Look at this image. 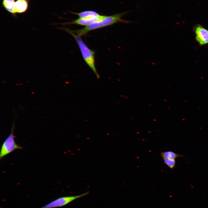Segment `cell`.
Instances as JSON below:
<instances>
[{
	"label": "cell",
	"instance_id": "cell-1",
	"mask_svg": "<svg viewBox=\"0 0 208 208\" xmlns=\"http://www.w3.org/2000/svg\"><path fill=\"white\" fill-rule=\"evenodd\" d=\"M131 12L128 11L111 16H105L102 19L96 21L84 28L72 31L78 36L86 35L89 31L98 29L112 25L118 23H129L132 22L121 19L122 17Z\"/></svg>",
	"mask_w": 208,
	"mask_h": 208
},
{
	"label": "cell",
	"instance_id": "cell-2",
	"mask_svg": "<svg viewBox=\"0 0 208 208\" xmlns=\"http://www.w3.org/2000/svg\"><path fill=\"white\" fill-rule=\"evenodd\" d=\"M60 29L68 33L74 38L79 48L84 60L99 78V76L96 70L95 60V52L89 49L83 42L81 37L76 34L72 30L65 27Z\"/></svg>",
	"mask_w": 208,
	"mask_h": 208
},
{
	"label": "cell",
	"instance_id": "cell-3",
	"mask_svg": "<svg viewBox=\"0 0 208 208\" xmlns=\"http://www.w3.org/2000/svg\"><path fill=\"white\" fill-rule=\"evenodd\" d=\"M14 123L12 125L11 132L3 142L1 149L0 160L4 156L16 150L22 149L23 148L15 142L13 135Z\"/></svg>",
	"mask_w": 208,
	"mask_h": 208
},
{
	"label": "cell",
	"instance_id": "cell-4",
	"mask_svg": "<svg viewBox=\"0 0 208 208\" xmlns=\"http://www.w3.org/2000/svg\"><path fill=\"white\" fill-rule=\"evenodd\" d=\"M88 192L82 194L71 196L60 197L49 203L40 208H54L65 206L73 200L87 195Z\"/></svg>",
	"mask_w": 208,
	"mask_h": 208
},
{
	"label": "cell",
	"instance_id": "cell-5",
	"mask_svg": "<svg viewBox=\"0 0 208 208\" xmlns=\"http://www.w3.org/2000/svg\"><path fill=\"white\" fill-rule=\"evenodd\" d=\"M196 41L201 45L208 44V30L198 24L194 28Z\"/></svg>",
	"mask_w": 208,
	"mask_h": 208
},
{
	"label": "cell",
	"instance_id": "cell-6",
	"mask_svg": "<svg viewBox=\"0 0 208 208\" xmlns=\"http://www.w3.org/2000/svg\"><path fill=\"white\" fill-rule=\"evenodd\" d=\"M105 15H100L94 17L86 18H79L72 21L62 23V25L76 24L81 25L88 26L103 18Z\"/></svg>",
	"mask_w": 208,
	"mask_h": 208
},
{
	"label": "cell",
	"instance_id": "cell-7",
	"mask_svg": "<svg viewBox=\"0 0 208 208\" xmlns=\"http://www.w3.org/2000/svg\"><path fill=\"white\" fill-rule=\"evenodd\" d=\"M28 6L27 0H17L14 5V12L15 13L24 12L27 10Z\"/></svg>",
	"mask_w": 208,
	"mask_h": 208
},
{
	"label": "cell",
	"instance_id": "cell-8",
	"mask_svg": "<svg viewBox=\"0 0 208 208\" xmlns=\"http://www.w3.org/2000/svg\"><path fill=\"white\" fill-rule=\"evenodd\" d=\"M71 13L77 15L80 18L94 17L100 15L97 12L93 10H86L79 13L71 12Z\"/></svg>",
	"mask_w": 208,
	"mask_h": 208
},
{
	"label": "cell",
	"instance_id": "cell-9",
	"mask_svg": "<svg viewBox=\"0 0 208 208\" xmlns=\"http://www.w3.org/2000/svg\"><path fill=\"white\" fill-rule=\"evenodd\" d=\"M160 156L162 159L167 158L174 159L179 157H184L183 155L177 154L171 151L162 152L160 153Z\"/></svg>",
	"mask_w": 208,
	"mask_h": 208
},
{
	"label": "cell",
	"instance_id": "cell-10",
	"mask_svg": "<svg viewBox=\"0 0 208 208\" xmlns=\"http://www.w3.org/2000/svg\"><path fill=\"white\" fill-rule=\"evenodd\" d=\"M15 0H3L2 4L5 8L13 14H15L14 10Z\"/></svg>",
	"mask_w": 208,
	"mask_h": 208
},
{
	"label": "cell",
	"instance_id": "cell-11",
	"mask_svg": "<svg viewBox=\"0 0 208 208\" xmlns=\"http://www.w3.org/2000/svg\"><path fill=\"white\" fill-rule=\"evenodd\" d=\"M164 163L171 169L173 170L176 166V161L174 159H163Z\"/></svg>",
	"mask_w": 208,
	"mask_h": 208
}]
</instances>
